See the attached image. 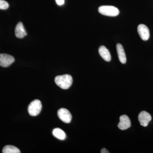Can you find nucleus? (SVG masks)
<instances>
[{
	"mask_svg": "<svg viewBox=\"0 0 153 153\" xmlns=\"http://www.w3.org/2000/svg\"><path fill=\"white\" fill-rule=\"evenodd\" d=\"M55 81L56 84L60 88L67 89L72 85L73 79L71 75L64 74L56 76Z\"/></svg>",
	"mask_w": 153,
	"mask_h": 153,
	"instance_id": "obj_1",
	"label": "nucleus"
},
{
	"mask_svg": "<svg viewBox=\"0 0 153 153\" xmlns=\"http://www.w3.org/2000/svg\"><path fill=\"white\" fill-rule=\"evenodd\" d=\"M98 11L102 15L108 16L115 17L120 13L119 10L112 6H101L99 7Z\"/></svg>",
	"mask_w": 153,
	"mask_h": 153,
	"instance_id": "obj_2",
	"label": "nucleus"
},
{
	"mask_svg": "<svg viewBox=\"0 0 153 153\" xmlns=\"http://www.w3.org/2000/svg\"><path fill=\"white\" fill-rule=\"evenodd\" d=\"M42 107L41 102L38 100H35L29 105L28 108V112L32 116H36L41 112Z\"/></svg>",
	"mask_w": 153,
	"mask_h": 153,
	"instance_id": "obj_3",
	"label": "nucleus"
},
{
	"mask_svg": "<svg viewBox=\"0 0 153 153\" xmlns=\"http://www.w3.org/2000/svg\"><path fill=\"white\" fill-rule=\"evenodd\" d=\"M57 116L59 119L66 123H69L72 119L71 113L68 110L64 108H61L57 111Z\"/></svg>",
	"mask_w": 153,
	"mask_h": 153,
	"instance_id": "obj_4",
	"label": "nucleus"
},
{
	"mask_svg": "<svg viewBox=\"0 0 153 153\" xmlns=\"http://www.w3.org/2000/svg\"><path fill=\"white\" fill-rule=\"evenodd\" d=\"M15 61V58L12 55L6 54H0V66L7 67Z\"/></svg>",
	"mask_w": 153,
	"mask_h": 153,
	"instance_id": "obj_5",
	"label": "nucleus"
},
{
	"mask_svg": "<svg viewBox=\"0 0 153 153\" xmlns=\"http://www.w3.org/2000/svg\"><path fill=\"white\" fill-rule=\"evenodd\" d=\"M138 33L140 38L144 41H148L150 38V31L146 25L141 24L137 28Z\"/></svg>",
	"mask_w": 153,
	"mask_h": 153,
	"instance_id": "obj_6",
	"label": "nucleus"
},
{
	"mask_svg": "<svg viewBox=\"0 0 153 153\" xmlns=\"http://www.w3.org/2000/svg\"><path fill=\"white\" fill-rule=\"evenodd\" d=\"M152 119V117L150 114L146 111H141L138 116L140 123L141 125L143 127L147 126Z\"/></svg>",
	"mask_w": 153,
	"mask_h": 153,
	"instance_id": "obj_7",
	"label": "nucleus"
},
{
	"mask_svg": "<svg viewBox=\"0 0 153 153\" xmlns=\"http://www.w3.org/2000/svg\"><path fill=\"white\" fill-rule=\"evenodd\" d=\"M120 122L118 125V127L122 130L127 129L131 126L130 120L128 117L126 115L121 116L120 117Z\"/></svg>",
	"mask_w": 153,
	"mask_h": 153,
	"instance_id": "obj_8",
	"label": "nucleus"
},
{
	"mask_svg": "<svg viewBox=\"0 0 153 153\" xmlns=\"http://www.w3.org/2000/svg\"><path fill=\"white\" fill-rule=\"evenodd\" d=\"M15 35L16 37L19 38H22L27 36V33L22 22H19L16 26Z\"/></svg>",
	"mask_w": 153,
	"mask_h": 153,
	"instance_id": "obj_9",
	"label": "nucleus"
},
{
	"mask_svg": "<svg viewBox=\"0 0 153 153\" xmlns=\"http://www.w3.org/2000/svg\"><path fill=\"white\" fill-rule=\"evenodd\" d=\"M99 53L105 60L109 62L111 60V55L109 50L104 46H101L99 49Z\"/></svg>",
	"mask_w": 153,
	"mask_h": 153,
	"instance_id": "obj_10",
	"label": "nucleus"
},
{
	"mask_svg": "<svg viewBox=\"0 0 153 153\" xmlns=\"http://www.w3.org/2000/svg\"><path fill=\"white\" fill-rule=\"evenodd\" d=\"M116 48L120 61L123 64H125L126 62V57L122 45L120 44H117Z\"/></svg>",
	"mask_w": 153,
	"mask_h": 153,
	"instance_id": "obj_11",
	"label": "nucleus"
},
{
	"mask_svg": "<svg viewBox=\"0 0 153 153\" xmlns=\"http://www.w3.org/2000/svg\"><path fill=\"white\" fill-rule=\"evenodd\" d=\"M53 135L58 139L63 140L66 139V134L65 132L60 128H56L52 131Z\"/></svg>",
	"mask_w": 153,
	"mask_h": 153,
	"instance_id": "obj_12",
	"label": "nucleus"
},
{
	"mask_svg": "<svg viewBox=\"0 0 153 153\" xmlns=\"http://www.w3.org/2000/svg\"><path fill=\"white\" fill-rule=\"evenodd\" d=\"M2 152L3 153H20V150L18 148L13 146H6L3 148Z\"/></svg>",
	"mask_w": 153,
	"mask_h": 153,
	"instance_id": "obj_13",
	"label": "nucleus"
},
{
	"mask_svg": "<svg viewBox=\"0 0 153 153\" xmlns=\"http://www.w3.org/2000/svg\"><path fill=\"white\" fill-rule=\"evenodd\" d=\"M9 4L8 2L4 0H0V9L5 10L8 8Z\"/></svg>",
	"mask_w": 153,
	"mask_h": 153,
	"instance_id": "obj_14",
	"label": "nucleus"
},
{
	"mask_svg": "<svg viewBox=\"0 0 153 153\" xmlns=\"http://www.w3.org/2000/svg\"><path fill=\"white\" fill-rule=\"evenodd\" d=\"M55 1L58 5H62L65 3L64 0H55Z\"/></svg>",
	"mask_w": 153,
	"mask_h": 153,
	"instance_id": "obj_15",
	"label": "nucleus"
},
{
	"mask_svg": "<svg viewBox=\"0 0 153 153\" xmlns=\"http://www.w3.org/2000/svg\"><path fill=\"white\" fill-rule=\"evenodd\" d=\"M101 153H109V152H108L106 149H105V148H103V149H102L101 150Z\"/></svg>",
	"mask_w": 153,
	"mask_h": 153,
	"instance_id": "obj_16",
	"label": "nucleus"
}]
</instances>
